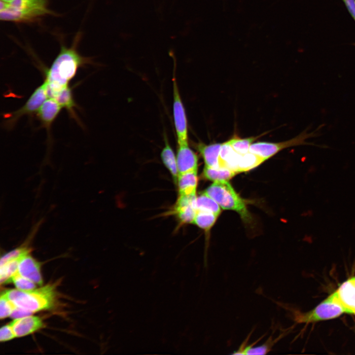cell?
<instances>
[{
    "mask_svg": "<svg viewBox=\"0 0 355 355\" xmlns=\"http://www.w3.org/2000/svg\"><path fill=\"white\" fill-rule=\"evenodd\" d=\"M173 117L178 145L188 144V127L185 110L178 83L173 78Z\"/></svg>",
    "mask_w": 355,
    "mask_h": 355,
    "instance_id": "cell-8",
    "label": "cell"
},
{
    "mask_svg": "<svg viewBox=\"0 0 355 355\" xmlns=\"http://www.w3.org/2000/svg\"><path fill=\"white\" fill-rule=\"evenodd\" d=\"M33 313L26 310L16 307L12 312L10 317L13 319H18L24 317L32 315Z\"/></svg>",
    "mask_w": 355,
    "mask_h": 355,
    "instance_id": "cell-31",
    "label": "cell"
},
{
    "mask_svg": "<svg viewBox=\"0 0 355 355\" xmlns=\"http://www.w3.org/2000/svg\"><path fill=\"white\" fill-rule=\"evenodd\" d=\"M224 210L237 212L245 221L251 218L245 201L228 181H215L204 191Z\"/></svg>",
    "mask_w": 355,
    "mask_h": 355,
    "instance_id": "cell-4",
    "label": "cell"
},
{
    "mask_svg": "<svg viewBox=\"0 0 355 355\" xmlns=\"http://www.w3.org/2000/svg\"><path fill=\"white\" fill-rule=\"evenodd\" d=\"M2 0V1H4V2H10V1H12V0Z\"/></svg>",
    "mask_w": 355,
    "mask_h": 355,
    "instance_id": "cell-33",
    "label": "cell"
},
{
    "mask_svg": "<svg viewBox=\"0 0 355 355\" xmlns=\"http://www.w3.org/2000/svg\"><path fill=\"white\" fill-rule=\"evenodd\" d=\"M255 139L254 137L246 139L236 138L232 139L227 142L236 152L239 154L244 155L249 152V147Z\"/></svg>",
    "mask_w": 355,
    "mask_h": 355,
    "instance_id": "cell-26",
    "label": "cell"
},
{
    "mask_svg": "<svg viewBox=\"0 0 355 355\" xmlns=\"http://www.w3.org/2000/svg\"><path fill=\"white\" fill-rule=\"evenodd\" d=\"M177 161L178 174L198 170V157L188 143L178 145Z\"/></svg>",
    "mask_w": 355,
    "mask_h": 355,
    "instance_id": "cell-11",
    "label": "cell"
},
{
    "mask_svg": "<svg viewBox=\"0 0 355 355\" xmlns=\"http://www.w3.org/2000/svg\"><path fill=\"white\" fill-rule=\"evenodd\" d=\"M342 1L355 21V0H342Z\"/></svg>",
    "mask_w": 355,
    "mask_h": 355,
    "instance_id": "cell-32",
    "label": "cell"
},
{
    "mask_svg": "<svg viewBox=\"0 0 355 355\" xmlns=\"http://www.w3.org/2000/svg\"><path fill=\"white\" fill-rule=\"evenodd\" d=\"M354 45H355V44H354Z\"/></svg>",
    "mask_w": 355,
    "mask_h": 355,
    "instance_id": "cell-34",
    "label": "cell"
},
{
    "mask_svg": "<svg viewBox=\"0 0 355 355\" xmlns=\"http://www.w3.org/2000/svg\"><path fill=\"white\" fill-rule=\"evenodd\" d=\"M16 307L3 293H1L0 298V318L1 320L10 316Z\"/></svg>",
    "mask_w": 355,
    "mask_h": 355,
    "instance_id": "cell-29",
    "label": "cell"
},
{
    "mask_svg": "<svg viewBox=\"0 0 355 355\" xmlns=\"http://www.w3.org/2000/svg\"><path fill=\"white\" fill-rule=\"evenodd\" d=\"M265 160L260 156L250 152L241 155L238 163L237 173L246 172L259 165Z\"/></svg>",
    "mask_w": 355,
    "mask_h": 355,
    "instance_id": "cell-21",
    "label": "cell"
},
{
    "mask_svg": "<svg viewBox=\"0 0 355 355\" xmlns=\"http://www.w3.org/2000/svg\"><path fill=\"white\" fill-rule=\"evenodd\" d=\"M284 334L279 335L276 338L270 336L264 344L254 347V346L247 350L244 355H264L268 353L272 350L273 346L283 337Z\"/></svg>",
    "mask_w": 355,
    "mask_h": 355,
    "instance_id": "cell-25",
    "label": "cell"
},
{
    "mask_svg": "<svg viewBox=\"0 0 355 355\" xmlns=\"http://www.w3.org/2000/svg\"><path fill=\"white\" fill-rule=\"evenodd\" d=\"M62 108L54 99L48 98L36 112L37 118L40 121L41 126L47 131L48 142L51 141L52 124L59 114Z\"/></svg>",
    "mask_w": 355,
    "mask_h": 355,
    "instance_id": "cell-10",
    "label": "cell"
},
{
    "mask_svg": "<svg viewBox=\"0 0 355 355\" xmlns=\"http://www.w3.org/2000/svg\"><path fill=\"white\" fill-rule=\"evenodd\" d=\"M344 313H347L346 310L335 291L313 310L297 315L295 320L299 323H310L334 319Z\"/></svg>",
    "mask_w": 355,
    "mask_h": 355,
    "instance_id": "cell-6",
    "label": "cell"
},
{
    "mask_svg": "<svg viewBox=\"0 0 355 355\" xmlns=\"http://www.w3.org/2000/svg\"><path fill=\"white\" fill-rule=\"evenodd\" d=\"M48 98H53L68 112L71 118L78 122L75 109L78 108L73 97L72 90L69 85L50 93Z\"/></svg>",
    "mask_w": 355,
    "mask_h": 355,
    "instance_id": "cell-13",
    "label": "cell"
},
{
    "mask_svg": "<svg viewBox=\"0 0 355 355\" xmlns=\"http://www.w3.org/2000/svg\"><path fill=\"white\" fill-rule=\"evenodd\" d=\"M31 251V248L28 247L27 244L23 245L2 255L0 258V266L10 261L21 258L30 254Z\"/></svg>",
    "mask_w": 355,
    "mask_h": 355,
    "instance_id": "cell-27",
    "label": "cell"
},
{
    "mask_svg": "<svg viewBox=\"0 0 355 355\" xmlns=\"http://www.w3.org/2000/svg\"><path fill=\"white\" fill-rule=\"evenodd\" d=\"M52 12L48 8L47 0H0V19L16 23L30 22Z\"/></svg>",
    "mask_w": 355,
    "mask_h": 355,
    "instance_id": "cell-2",
    "label": "cell"
},
{
    "mask_svg": "<svg viewBox=\"0 0 355 355\" xmlns=\"http://www.w3.org/2000/svg\"><path fill=\"white\" fill-rule=\"evenodd\" d=\"M2 293L16 307L32 313L50 309L53 307L55 301L54 288L50 285L28 291L7 289Z\"/></svg>",
    "mask_w": 355,
    "mask_h": 355,
    "instance_id": "cell-3",
    "label": "cell"
},
{
    "mask_svg": "<svg viewBox=\"0 0 355 355\" xmlns=\"http://www.w3.org/2000/svg\"><path fill=\"white\" fill-rule=\"evenodd\" d=\"M80 35H77L72 45H63L51 66L44 70L48 95L68 85L81 67L91 63L90 58L81 56L77 50Z\"/></svg>",
    "mask_w": 355,
    "mask_h": 355,
    "instance_id": "cell-1",
    "label": "cell"
},
{
    "mask_svg": "<svg viewBox=\"0 0 355 355\" xmlns=\"http://www.w3.org/2000/svg\"><path fill=\"white\" fill-rule=\"evenodd\" d=\"M196 207L197 210L209 212L218 216L221 212L218 204L204 192L197 197Z\"/></svg>",
    "mask_w": 355,
    "mask_h": 355,
    "instance_id": "cell-22",
    "label": "cell"
},
{
    "mask_svg": "<svg viewBox=\"0 0 355 355\" xmlns=\"http://www.w3.org/2000/svg\"><path fill=\"white\" fill-rule=\"evenodd\" d=\"M18 272L36 284L42 285L43 282L39 263L30 254L21 259L18 265Z\"/></svg>",
    "mask_w": 355,
    "mask_h": 355,
    "instance_id": "cell-14",
    "label": "cell"
},
{
    "mask_svg": "<svg viewBox=\"0 0 355 355\" xmlns=\"http://www.w3.org/2000/svg\"><path fill=\"white\" fill-rule=\"evenodd\" d=\"M241 154L236 152L226 142L222 144L219 156V168H226L236 173Z\"/></svg>",
    "mask_w": 355,
    "mask_h": 355,
    "instance_id": "cell-18",
    "label": "cell"
},
{
    "mask_svg": "<svg viewBox=\"0 0 355 355\" xmlns=\"http://www.w3.org/2000/svg\"><path fill=\"white\" fill-rule=\"evenodd\" d=\"M197 183V171L178 174L177 182L178 195L196 194Z\"/></svg>",
    "mask_w": 355,
    "mask_h": 355,
    "instance_id": "cell-17",
    "label": "cell"
},
{
    "mask_svg": "<svg viewBox=\"0 0 355 355\" xmlns=\"http://www.w3.org/2000/svg\"><path fill=\"white\" fill-rule=\"evenodd\" d=\"M48 98L47 84L44 80L42 84L35 89L23 106L16 110L4 114V127L7 129H11L23 116H30L36 113Z\"/></svg>",
    "mask_w": 355,
    "mask_h": 355,
    "instance_id": "cell-5",
    "label": "cell"
},
{
    "mask_svg": "<svg viewBox=\"0 0 355 355\" xmlns=\"http://www.w3.org/2000/svg\"><path fill=\"white\" fill-rule=\"evenodd\" d=\"M164 143L161 152V158L163 164L170 172L174 183L177 184L178 172L177 157L166 138H165Z\"/></svg>",
    "mask_w": 355,
    "mask_h": 355,
    "instance_id": "cell-19",
    "label": "cell"
},
{
    "mask_svg": "<svg viewBox=\"0 0 355 355\" xmlns=\"http://www.w3.org/2000/svg\"><path fill=\"white\" fill-rule=\"evenodd\" d=\"M16 337L13 329L10 324H6L1 327L0 329V341L5 342Z\"/></svg>",
    "mask_w": 355,
    "mask_h": 355,
    "instance_id": "cell-30",
    "label": "cell"
},
{
    "mask_svg": "<svg viewBox=\"0 0 355 355\" xmlns=\"http://www.w3.org/2000/svg\"><path fill=\"white\" fill-rule=\"evenodd\" d=\"M222 143L205 144L199 143L197 148L203 157L205 166L212 168H219V156Z\"/></svg>",
    "mask_w": 355,
    "mask_h": 355,
    "instance_id": "cell-16",
    "label": "cell"
},
{
    "mask_svg": "<svg viewBox=\"0 0 355 355\" xmlns=\"http://www.w3.org/2000/svg\"><path fill=\"white\" fill-rule=\"evenodd\" d=\"M22 258L10 261L0 266V284H5L11 282L12 277L18 272L19 263Z\"/></svg>",
    "mask_w": 355,
    "mask_h": 355,
    "instance_id": "cell-24",
    "label": "cell"
},
{
    "mask_svg": "<svg viewBox=\"0 0 355 355\" xmlns=\"http://www.w3.org/2000/svg\"><path fill=\"white\" fill-rule=\"evenodd\" d=\"M236 174L235 172L226 168H212L205 166L203 170L204 177L213 182L228 181Z\"/></svg>",
    "mask_w": 355,
    "mask_h": 355,
    "instance_id": "cell-20",
    "label": "cell"
},
{
    "mask_svg": "<svg viewBox=\"0 0 355 355\" xmlns=\"http://www.w3.org/2000/svg\"><path fill=\"white\" fill-rule=\"evenodd\" d=\"M318 134L317 130L309 132L307 128L298 136L285 142L277 143L262 142L253 143L249 147V151L266 160L286 147L299 145H315V144L308 142L306 140L310 138L317 137Z\"/></svg>",
    "mask_w": 355,
    "mask_h": 355,
    "instance_id": "cell-7",
    "label": "cell"
},
{
    "mask_svg": "<svg viewBox=\"0 0 355 355\" xmlns=\"http://www.w3.org/2000/svg\"><path fill=\"white\" fill-rule=\"evenodd\" d=\"M11 282L13 283L17 289L21 290L28 291L36 288V284L23 277L18 272L12 277Z\"/></svg>",
    "mask_w": 355,
    "mask_h": 355,
    "instance_id": "cell-28",
    "label": "cell"
},
{
    "mask_svg": "<svg viewBox=\"0 0 355 355\" xmlns=\"http://www.w3.org/2000/svg\"><path fill=\"white\" fill-rule=\"evenodd\" d=\"M196 194L178 195L173 210L181 223H193L196 214Z\"/></svg>",
    "mask_w": 355,
    "mask_h": 355,
    "instance_id": "cell-9",
    "label": "cell"
},
{
    "mask_svg": "<svg viewBox=\"0 0 355 355\" xmlns=\"http://www.w3.org/2000/svg\"><path fill=\"white\" fill-rule=\"evenodd\" d=\"M218 215L207 211L197 210L193 223L208 231L213 226Z\"/></svg>",
    "mask_w": 355,
    "mask_h": 355,
    "instance_id": "cell-23",
    "label": "cell"
},
{
    "mask_svg": "<svg viewBox=\"0 0 355 355\" xmlns=\"http://www.w3.org/2000/svg\"><path fill=\"white\" fill-rule=\"evenodd\" d=\"M11 325L16 337L29 335L42 327L43 323L38 317L32 315L15 319Z\"/></svg>",
    "mask_w": 355,
    "mask_h": 355,
    "instance_id": "cell-12",
    "label": "cell"
},
{
    "mask_svg": "<svg viewBox=\"0 0 355 355\" xmlns=\"http://www.w3.org/2000/svg\"><path fill=\"white\" fill-rule=\"evenodd\" d=\"M335 291L347 313L353 314L355 308V277L344 282Z\"/></svg>",
    "mask_w": 355,
    "mask_h": 355,
    "instance_id": "cell-15",
    "label": "cell"
}]
</instances>
